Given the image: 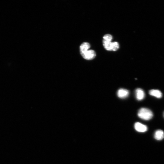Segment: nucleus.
I'll list each match as a JSON object with an SVG mask.
<instances>
[{"instance_id":"nucleus-1","label":"nucleus","mask_w":164,"mask_h":164,"mask_svg":"<svg viewBox=\"0 0 164 164\" xmlns=\"http://www.w3.org/2000/svg\"><path fill=\"white\" fill-rule=\"evenodd\" d=\"M138 115L139 117L145 120H149L153 118V114L150 109L143 108L139 109Z\"/></svg>"},{"instance_id":"nucleus-2","label":"nucleus","mask_w":164,"mask_h":164,"mask_svg":"<svg viewBox=\"0 0 164 164\" xmlns=\"http://www.w3.org/2000/svg\"><path fill=\"white\" fill-rule=\"evenodd\" d=\"M81 54L84 58L87 60L93 59L96 55L95 51L93 50H88Z\"/></svg>"},{"instance_id":"nucleus-3","label":"nucleus","mask_w":164,"mask_h":164,"mask_svg":"<svg viewBox=\"0 0 164 164\" xmlns=\"http://www.w3.org/2000/svg\"><path fill=\"white\" fill-rule=\"evenodd\" d=\"M134 128L135 130L139 132H145L147 131L148 130V128L146 126L139 122L135 124Z\"/></svg>"},{"instance_id":"nucleus-4","label":"nucleus","mask_w":164,"mask_h":164,"mask_svg":"<svg viewBox=\"0 0 164 164\" xmlns=\"http://www.w3.org/2000/svg\"><path fill=\"white\" fill-rule=\"evenodd\" d=\"M129 92L127 90L121 89L118 90L117 93V95L119 98L121 99H124L128 96Z\"/></svg>"},{"instance_id":"nucleus-5","label":"nucleus","mask_w":164,"mask_h":164,"mask_svg":"<svg viewBox=\"0 0 164 164\" xmlns=\"http://www.w3.org/2000/svg\"><path fill=\"white\" fill-rule=\"evenodd\" d=\"M136 96L137 99L139 101L144 99L145 97V94L144 91L140 88L137 89L135 91Z\"/></svg>"},{"instance_id":"nucleus-6","label":"nucleus","mask_w":164,"mask_h":164,"mask_svg":"<svg viewBox=\"0 0 164 164\" xmlns=\"http://www.w3.org/2000/svg\"><path fill=\"white\" fill-rule=\"evenodd\" d=\"M150 95L156 97L157 98H161L162 97V94L161 91L159 90L152 89L149 91Z\"/></svg>"},{"instance_id":"nucleus-7","label":"nucleus","mask_w":164,"mask_h":164,"mask_svg":"<svg viewBox=\"0 0 164 164\" xmlns=\"http://www.w3.org/2000/svg\"><path fill=\"white\" fill-rule=\"evenodd\" d=\"M155 139L157 141L162 140L164 138V132L161 130L156 131L154 135Z\"/></svg>"},{"instance_id":"nucleus-8","label":"nucleus","mask_w":164,"mask_h":164,"mask_svg":"<svg viewBox=\"0 0 164 164\" xmlns=\"http://www.w3.org/2000/svg\"><path fill=\"white\" fill-rule=\"evenodd\" d=\"M90 47V45L88 42H84L80 46V51L81 54L88 50Z\"/></svg>"},{"instance_id":"nucleus-9","label":"nucleus","mask_w":164,"mask_h":164,"mask_svg":"<svg viewBox=\"0 0 164 164\" xmlns=\"http://www.w3.org/2000/svg\"><path fill=\"white\" fill-rule=\"evenodd\" d=\"M103 43L106 49L109 51H112L113 42L103 40Z\"/></svg>"},{"instance_id":"nucleus-10","label":"nucleus","mask_w":164,"mask_h":164,"mask_svg":"<svg viewBox=\"0 0 164 164\" xmlns=\"http://www.w3.org/2000/svg\"><path fill=\"white\" fill-rule=\"evenodd\" d=\"M103 40L111 42L113 39V36L110 34H106L103 37Z\"/></svg>"},{"instance_id":"nucleus-11","label":"nucleus","mask_w":164,"mask_h":164,"mask_svg":"<svg viewBox=\"0 0 164 164\" xmlns=\"http://www.w3.org/2000/svg\"><path fill=\"white\" fill-rule=\"evenodd\" d=\"M119 45L117 42H113L112 51H117L119 49Z\"/></svg>"},{"instance_id":"nucleus-12","label":"nucleus","mask_w":164,"mask_h":164,"mask_svg":"<svg viewBox=\"0 0 164 164\" xmlns=\"http://www.w3.org/2000/svg\"><path fill=\"white\" fill-rule=\"evenodd\" d=\"M163 117H164V113H163Z\"/></svg>"}]
</instances>
